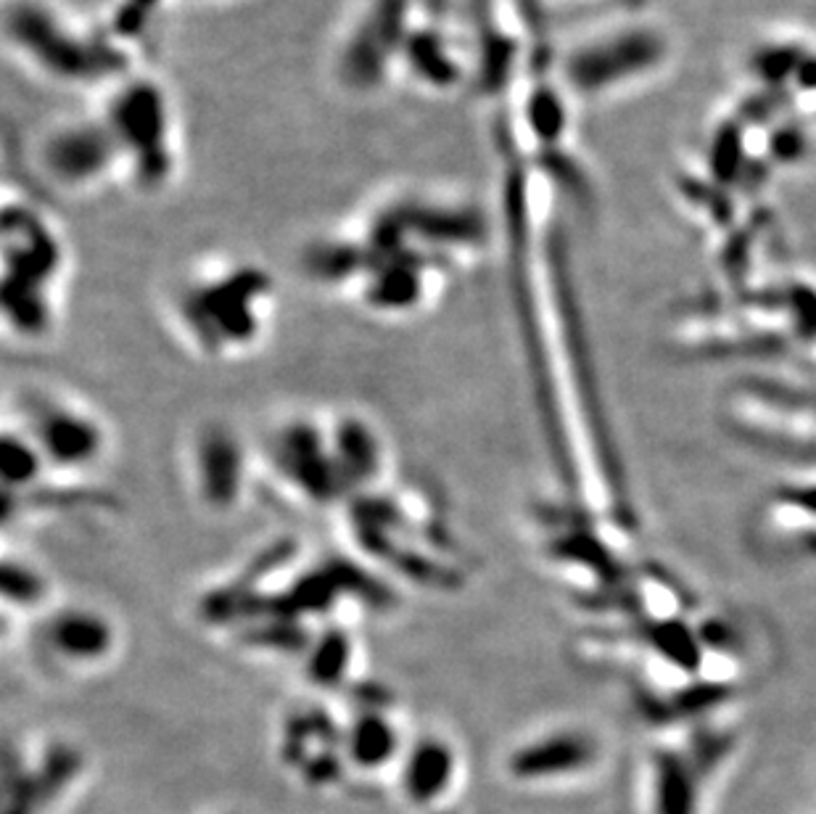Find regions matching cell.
Returning <instances> with one entry per match:
<instances>
[{
	"label": "cell",
	"instance_id": "2",
	"mask_svg": "<svg viewBox=\"0 0 816 814\" xmlns=\"http://www.w3.org/2000/svg\"><path fill=\"white\" fill-rule=\"evenodd\" d=\"M22 434L43 466L88 468L104 450V432L99 423L90 421L85 410L50 397L30 402V419L22 426Z\"/></svg>",
	"mask_w": 816,
	"mask_h": 814
},
{
	"label": "cell",
	"instance_id": "4",
	"mask_svg": "<svg viewBox=\"0 0 816 814\" xmlns=\"http://www.w3.org/2000/svg\"><path fill=\"white\" fill-rule=\"evenodd\" d=\"M452 769L455 756L447 743L436 738L415 743L407 756V765H404L407 796L417 801V804H428V801L439 799L447 791L449 780H452Z\"/></svg>",
	"mask_w": 816,
	"mask_h": 814
},
{
	"label": "cell",
	"instance_id": "1",
	"mask_svg": "<svg viewBox=\"0 0 816 814\" xmlns=\"http://www.w3.org/2000/svg\"><path fill=\"white\" fill-rule=\"evenodd\" d=\"M35 640L37 656L67 675L101 669L117 649L112 621L93 608H59L41 621Z\"/></svg>",
	"mask_w": 816,
	"mask_h": 814
},
{
	"label": "cell",
	"instance_id": "3",
	"mask_svg": "<svg viewBox=\"0 0 816 814\" xmlns=\"http://www.w3.org/2000/svg\"><path fill=\"white\" fill-rule=\"evenodd\" d=\"M595 756V746L584 735H552L531 746L520 748L510 759L513 772L518 778L537 780V778H552V775L574 772L584 765H589Z\"/></svg>",
	"mask_w": 816,
	"mask_h": 814
},
{
	"label": "cell",
	"instance_id": "6",
	"mask_svg": "<svg viewBox=\"0 0 816 814\" xmlns=\"http://www.w3.org/2000/svg\"><path fill=\"white\" fill-rule=\"evenodd\" d=\"M655 814H696L692 769L677 754H660L655 767Z\"/></svg>",
	"mask_w": 816,
	"mask_h": 814
},
{
	"label": "cell",
	"instance_id": "5",
	"mask_svg": "<svg viewBox=\"0 0 816 814\" xmlns=\"http://www.w3.org/2000/svg\"><path fill=\"white\" fill-rule=\"evenodd\" d=\"M396 730L383 714H363L357 716L355 724L346 735V754L363 767H378L387 765L391 756L396 754Z\"/></svg>",
	"mask_w": 816,
	"mask_h": 814
}]
</instances>
